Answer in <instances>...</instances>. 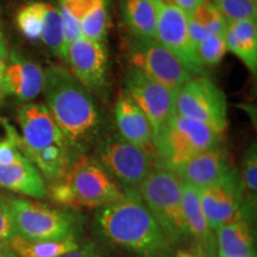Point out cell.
Returning <instances> with one entry per match:
<instances>
[{"instance_id":"cell-1","label":"cell","mask_w":257,"mask_h":257,"mask_svg":"<svg viewBox=\"0 0 257 257\" xmlns=\"http://www.w3.org/2000/svg\"><path fill=\"white\" fill-rule=\"evenodd\" d=\"M42 92L73 161L88 154L100 141L104 127L100 110L92 93L61 64H49L44 69Z\"/></svg>"},{"instance_id":"cell-2","label":"cell","mask_w":257,"mask_h":257,"mask_svg":"<svg viewBox=\"0 0 257 257\" xmlns=\"http://www.w3.org/2000/svg\"><path fill=\"white\" fill-rule=\"evenodd\" d=\"M95 223L104 239L131 255L173 257V245L138 192L125 191L123 200L99 208Z\"/></svg>"},{"instance_id":"cell-3","label":"cell","mask_w":257,"mask_h":257,"mask_svg":"<svg viewBox=\"0 0 257 257\" xmlns=\"http://www.w3.org/2000/svg\"><path fill=\"white\" fill-rule=\"evenodd\" d=\"M18 146L41 173L48 186L61 181L73 157L62 133L43 104L25 102L18 108Z\"/></svg>"},{"instance_id":"cell-4","label":"cell","mask_w":257,"mask_h":257,"mask_svg":"<svg viewBox=\"0 0 257 257\" xmlns=\"http://www.w3.org/2000/svg\"><path fill=\"white\" fill-rule=\"evenodd\" d=\"M48 192L54 201L73 210L101 208L125 198L121 186L88 154L76 157L66 176Z\"/></svg>"},{"instance_id":"cell-5","label":"cell","mask_w":257,"mask_h":257,"mask_svg":"<svg viewBox=\"0 0 257 257\" xmlns=\"http://www.w3.org/2000/svg\"><path fill=\"white\" fill-rule=\"evenodd\" d=\"M138 194L173 246L189 240L182 206V180L173 169L154 166Z\"/></svg>"},{"instance_id":"cell-6","label":"cell","mask_w":257,"mask_h":257,"mask_svg":"<svg viewBox=\"0 0 257 257\" xmlns=\"http://www.w3.org/2000/svg\"><path fill=\"white\" fill-rule=\"evenodd\" d=\"M17 236L27 240H62L78 238L80 217L24 197L6 195Z\"/></svg>"},{"instance_id":"cell-7","label":"cell","mask_w":257,"mask_h":257,"mask_svg":"<svg viewBox=\"0 0 257 257\" xmlns=\"http://www.w3.org/2000/svg\"><path fill=\"white\" fill-rule=\"evenodd\" d=\"M221 138L208 125L174 113L154 140L159 165L176 169L205 150L220 146Z\"/></svg>"},{"instance_id":"cell-8","label":"cell","mask_w":257,"mask_h":257,"mask_svg":"<svg viewBox=\"0 0 257 257\" xmlns=\"http://www.w3.org/2000/svg\"><path fill=\"white\" fill-rule=\"evenodd\" d=\"M93 149L94 160L124 191L138 192L154 167L149 150L128 142L119 134L101 137Z\"/></svg>"},{"instance_id":"cell-9","label":"cell","mask_w":257,"mask_h":257,"mask_svg":"<svg viewBox=\"0 0 257 257\" xmlns=\"http://www.w3.org/2000/svg\"><path fill=\"white\" fill-rule=\"evenodd\" d=\"M175 113L206 124L220 136L226 131V99L208 76H192L176 92Z\"/></svg>"},{"instance_id":"cell-10","label":"cell","mask_w":257,"mask_h":257,"mask_svg":"<svg viewBox=\"0 0 257 257\" xmlns=\"http://www.w3.org/2000/svg\"><path fill=\"white\" fill-rule=\"evenodd\" d=\"M128 56L134 69L141 70L175 93L193 76L168 49L154 38L131 36Z\"/></svg>"},{"instance_id":"cell-11","label":"cell","mask_w":257,"mask_h":257,"mask_svg":"<svg viewBox=\"0 0 257 257\" xmlns=\"http://www.w3.org/2000/svg\"><path fill=\"white\" fill-rule=\"evenodd\" d=\"M156 9V41L178 59L192 75H204L205 67L188 31L187 14L166 0H153Z\"/></svg>"},{"instance_id":"cell-12","label":"cell","mask_w":257,"mask_h":257,"mask_svg":"<svg viewBox=\"0 0 257 257\" xmlns=\"http://www.w3.org/2000/svg\"><path fill=\"white\" fill-rule=\"evenodd\" d=\"M64 63L92 94L106 98L108 89V55L104 42L80 36L68 47Z\"/></svg>"},{"instance_id":"cell-13","label":"cell","mask_w":257,"mask_h":257,"mask_svg":"<svg viewBox=\"0 0 257 257\" xmlns=\"http://www.w3.org/2000/svg\"><path fill=\"white\" fill-rule=\"evenodd\" d=\"M125 91L146 114L155 140L161 128L175 113L176 93L137 69L127 73Z\"/></svg>"},{"instance_id":"cell-14","label":"cell","mask_w":257,"mask_h":257,"mask_svg":"<svg viewBox=\"0 0 257 257\" xmlns=\"http://www.w3.org/2000/svg\"><path fill=\"white\" fill-rule=\"evenodd\" d=\"M202 211L213 232L232 219L242 207L244 191L237 169L230 168L219 180L199 189Z\"/></svg>"},{"instance_id":"cell-15","label":"cell","mask_w":257,"mask_h":257,"mask_svg":"<svg viewBox=\"0 0 257 257\" xmlns=\"http://www.w3.org/2000/svg\"><path fill=\"white\" fill-rule=\"evenodd\" d=\"M44 69L34 61L24 59L12 50L6 61L4 86L6 95L22 102H31L43 91Z\"/></svg>"},{"instance_id":"cell-16","label":"cell","mask_w":257,"mask_h":257,"mask_svg":"<svg viewBox=\"0 0 257 257\" xmlns=\"http://www.w3.org/2000/svg\"><path fill=\"white\" fill-rule=\"evenodd\" d=\"M230 168L227 153L218 146L193 156L174 172L182 182L201 189L219 180Z\"/></svg>"},{"instance_id":"cell-17","label":"cell","mask_w":257,"mask_h":257,"mask_svg":"<svg viewBox=\"0 0 257 257\" xmlns=\"http://www.w3.org/2000/svg\"><path fill=\"white\" fill-rule=\"evenodd\" d=\"M182 206L188 237L197 245L199 256L214 257L216 236L202 211L199 189L185 182H182Z\"/></svg>"},{"instance_id":"cell-18","label":"cell","mask_w":257,"mask_h":257,"mask_svg":"<svg viewBox=\"0 0 257 257\" xmlns=\"http://www.w3.org/2000/svg\"><path fill=\"white\" fill-rule=\"evenodd\" d=\"M114 120L119 135L128 142L147 150L154 146L149 120L125 89L115 100Z\"/></svg>"},{"instance_id":"cell-19","label":"cell","mask_w":257,"mask_h":257,"mask_svg":"<svg viewBox=\"0 0 257 257\" xmlns=\"http://www.w3.org/2000/svg\"><path fill=\"white\" fill-rule=\"evenodd\" d=\"M248 210L243 202L232 219L221 225L214 232L218 257L253 255L252 230Z\"/></svg>"},{"instance_id":"cell-20","label":"cell","mask_w":257,"mask_h":257,"mask_svg":"<svg viewBox=\"0 0 257 257\" xmlns=\"http://www.w3.org/2000/svg\"><path fill=\"white\" fill-rule=\"evenodd\" d=\"M0 188L37 200L48 195L46 181L27 156L11 165H0Z\"/></svg>"},{"instance_id":"cell-21","label":"cell","mask_w":257,"mask_h":257,"mask_svg":"<svg viewBox=\"0 0 257 257\" xmlns=\"http://www.w3.org/2000/svg\"><path fill=\"white\" fill-rule=\"evenodd\" d=\"M227 51L234 54L250 73L257 70V24L256 19L230 22L225 31Z\"/></svg>"},{"instance_id":"cell-22","label":"cell","mask_w":257,"mask_h":257,"mask_svg":"<svg viewBox=\"0 0 257 257\" xmlns=\"http://www.w3.org/2000/svg\"><path fill=\"white\" fill-rule=\"evenodd\" d=\"M79 19L80 36L104 42L108 30L106 0H73Z\"/></svg>"},{"instance_id":"cell-23","label":"cell","mask_w":257,"mask_h":257,"mask_svg":"<svg viewBox=\"0 0 257 257\" xmlns=\"http://www.w3.org/2000/svg\"><path fill=\"white\" fill-rule=\"evenodd\" d=\"M121 12L131 36L156 40V9L153 0H123Z\"/></svg>"},{"instance_id":"cell-24","label":"cell","mask_w":257,"mask_h":257,"mask_svg":"<svg viewBox=\"0 0 257 257\" xmlns=\"http://www.w3.org/2000/svg\"><path fill=\"white\" fill-rule=\"evenodd\" d=\"M79 245L75 237L62 240H27L16 236L9 242V246L18 257H62Z\"/></svg>"},{"instance_id":"cell-25","label":"cell","mask_w":257,"mask_h":257,"mask_svg":"<svg viewBox=\"0 0 257 257\" xmlns=\"http://www.w3.org/2000/svg\"><path fill=\"white\" fill-rule=\"evenodd\" d=\"M41 11L43 19L41 42L54 55L60 57L64 62L63 27L57 6L49 2H41Z\"/></svg>"},{"instance_id":"cell-26","label":"cell","mask_w":257,"mask_h":257,"mask_svg":"<svg viewBox=\"0 0 257 257\" xmlns=\"http://www.w3.org/2000/svg\"><path fill=\"white\" fill-rule=\"evenodd\" d=\"M16 25L19 32L29 42H41L43 19L41 2H30L22 6L16 15Z\"/></svg>"},{"instance_id":"cell-27","label":"cell","mask_w":257,"mask_h":257,"mask_svg":"<svg viewBox=\"0 0 257 257\" xmlns=\"http://www.w3.org/2000/svg\"><path fill=\"white\" fill-rule=\"evenodd\" d=\"M212 4L229 23L257 18L256 0H212Z\"/></svg>"},{"instance_id":"cell-28","label":"cell","mask_w":257,"mask_h":257,"mask_svg":"<svg viewBox=\"0 0 257 257\" xmlns=\"http://www.w3.org/2000/svg\"><path fill=\"white\" fill-rule=\"evenodd\" d=\"M243 174H242V184L244 194L248 198V202H244L249 210H252V202H256V193H257V150L256 144L253 143L249 147L245 152L243 159Z\"/></svg>"},{"instance_id":"cell-29","label":"cell","mask_w":257,"mask_h":257,"mask_svg":"<svg viewBox=\"0 0 257 257\" xmlns=\"http://www.w3.org/2000/svg\"><path fill=\"white\" fill-rule=\"evenodd\" d=\"M227 53L225 35H210L197 46V54L202 66H217Z\"/></svg>"},{"instance_id":"cell-30","label":"cell","mask_w":257,"mask_h":257,"mask_svg":"<svg viewBox=\"0 0 257 257\" xmlns=\"http://www.w3.org/2000/svg\"><path fill=\"white\" fill-rule=\"evenodd\" d=\"M2 124L5 127L6 137L0 140V165H11L25 155L18 146L17 130L5 119L2 120Z\"/></svg>"},{"instance_id":"cell-31","label":"cell","mask_w":257,"mask_h":257,"mask_svg":"<svg viewBox=\"0 0 257 257\" xmlns=\"http://www.w3.org/2000/svg\"><path fill=\"white\" fill-rule=\"evenodd\" d=\"M17 236L11 210L6 200V195L0 193V243L9 244L10 240Z\"/></svg>"},{"instance_id":"cell-32","label":"cell","mask_w":257,"mask_h":257,"mask_svg":"<svg viewBox=\"0 0 257 257\" xmlns=\"http://www.w3.org/2000/svg\"><path fill=\"white\" fill-rule=\"evenodd\" d=\"M62 257H108V255L98 243L87 242L80 244L75 250Z\"/></svg>"},{"instance_id":"cell-33","label":"cell","mask_w":257,"mask_h":257,"mask_svg":"<svg viewBox=\"0 0 257 257\" xmlns=\"http://www.w3.org/2000/svg\"><path fill=\"white\" fill-rule=\"evenodd\" d=\"M206 0H169V3L178 6L181 9L185 14H189V12L194 11L199 6H201Z\"/></svg>"},{"instance_id":"cell-34","label":"cell","mask_w":257,"mask_h":257,"mask_svg":"<svg viewBox=\"0 0 257 257\" xmlns=\"http://www.w3.org/2000/svg\"><path fill=\"white\" fill-rule=\"evenodd\" d=\"M9 54H10V51H9L8 41H6L4 29H3L2 19H0V57L4 60H8Z\"/></svg>"},{"instance_id":"cell-35","label":"cell","mask_w":257,"mask_h":257,"mask_svg":"<svg viewBox=\"0 0 257 257\" xmlns=\"http://www.w3.org/2000/svg\"><path fill=\"white\" fill-rule=\"evenodd\" d=\"M0 257H18L14 250L9 246V244L0 243Z\"/></svg>"},{"instance_id":"cell-36","label":"cell","mask_w":257,"mask_h":257,"mask_svg":"<svg viewBox=\"0 0 257 257\" xmlns=\"http://www.w3.org/2000/svg\"><path fill=\"white\" fill-rule=\"evenodd\" d=\"M6 61L0 57V82L4 83V74H5V68H6Z\"/></svg>"},{"instance_id":"cell-37","label":"cell","mask_w":257,"mask_h":257,"mask_svg":"<svg viewBox=\"0 0 257 257\" xmlns=\"http://www.w3.org/2000/svg\"><path fill=\"white\" fill-rule=\"evenodd\" d=\"M176 257H201L199 255H195V253H192V252H188V251H179L178 255Z\"/></svg>"},{"instance_id":"cell-38","label":"cell","mask_w":257,"mask_h":257,"mask_svg":"<svg viewBox=\"0 0 257 257\" xmlns=\"http://www.w3.org/2000/svg\"><path fill=\"white\" fill-rule=\"evenodd\" d=\"M6 96V91H5V86L4 83L0 82V104H2L3 100H4V98Z\"/></svg>"},{"instance_id":"cell-39","label":"cell","mask_w":257,"mask_h":257,"mask_svg":"<svg viewBox=\"0 0 257 257\" xmlns=\"http://www.w3.org/2000/svg\"><path fill=\"white\" fill-rule=\"evenodd\" d=\"M230 257H255V255H251V256H230Z\"/></svg>"}]
</instances>
